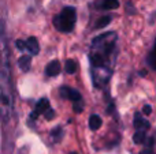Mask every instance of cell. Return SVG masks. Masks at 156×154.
Segmentation results:
<instances>
[{
  "mask_svg": "<svg viewBox=\"0 0 156 154\" xmlns=\"http://www.w3.org/2000/svg\"><path fill=\"white\" fill-rule=\"evenodd\" d=\"M118 52V35L115 32L103 33L92 41L89 48V63L94 87L103 89L110 82Z\"/></svg>",
  "mask_w": 156,
  "mask_h": 154,
  "instance_id": "obj_1",
  "label": "cell"
},
{
  "mask_svg": "<svg viewBox=\"0 0 156 154\" xmlns=\"http://www.w3.org/2000/svg\"><path fill=\"white\" fill-rule=\"evenodd\" d=\"M77 21V12L74 7H65L62 12L58 14L54 18V26L56 27L59 32L69 33L74 29Z\"/></svg>",
  "mask_w": 156,
  "mask_h": 154,
  "instance_id": "obj_2",
  "label": "cell"
},
{
  "mask_svg": "<svg viewBox=\"0 0 156 154\" xmlns=\"http://www.w3.org/2000/svg\"><path fill=\"white\" fill-rule=\"evenodd\" d=\"M60 93V97L62 98H66V100H71L74 104L77 102H82V97H81L80 92H77V90L71 89L70 86H62L59 90Z\"/></svg>",
  "mask_w": 156,
  "mask_h": 154,
  "instance_id": "obj_3",
  "label": "cell"
},
{
  "mask_svg": "<svg viewBox=\"0 0 156 154\" xmlns=\"http://www.w3.org/2000/svg\"><path fill=\"white\" fill-rule=\"evenodd\" d=\"M49 109H51V106H49L48 98H41V100L36 104V108H34V111L32 112V115H30V119H37L40 115H45Z\"/></svg>",
  "mask_w": 156,
  "mask_h": 154,
  "instance_id": "obj_4",
  "label": "cell"
},
{
  "mask_svg": "<svg viewBox=\"0 0 156 154\" xmlns=\"http://www.w3.org/2000/svg\"><path fill=\"white\" fill-rule=\"evenodd\" d=\"M149 127H151V124H149L148 120L144 119L141 113L136 112L134 113V128L137 131H147Z\"/></svg>",
  "mask_w": 156,
  "mask_h": 154,
  "instance_id": "obj_5",
  "label": "cell"
},
{
  "mask_svg": "<svg viewBox=\"0 0 156 154\" xmlns=\"http://www.w3.org/2000/svg\"><path fill=\"white\" fill-rule=\"evenodd\" d=\"M60 72V63L58 60H52L48 63L45 68V75L47 76H56Z\"/></svg>",
  "mask_w": 156,
  "mask_h": 154,
  "instance_id": "obj_6",
  "label": "cell"
},
{
  "mask_svg": "<svg viewBox=\"0 0 156 154\" xmlns=\"http://www.w3.org/2000/svg\"><path fill=\"white\" fill-rule=\"evenodd\" d=\"M26 49L29 51L30 55H37L40 52V46H38V41L36 37H29L26 40Z\"/></svg>",
  "mask_w": 156,
  "mask_h": 154,
  "instance_id": "obj_7",
  "label": "cell"
},
{
  "mask_svg": "<svg viewBox=\"0 0 156 154\" xmlns=\"http://www.w3.org/2000/svg\"><path fill=\"white\" fill-rule=\"evenodd\" d=\"M118 0H100L99 3V8L101 10H114V8H118Z\"/></svg>",
  "mask_w": 156,
  "mask_h": 154,
  "instance_id": "obj_8",
  "label": "cell"
},
{
  "mask_svg": "<svg viewBox=\"0 0 156 154\" xmlns=\"http://www.w3.org/2000/svg\"><path fill=\"white\" fill-rule=\"evenodd\" d=\"M101 127V117L99 115H92L90 119H89V128L92 131H96Z\"/></svg>",
  "mask_w": 156,
  "mask_h": 154,
  "instance_id": "obj_9",
  "label": "cell"
},
{
  "mask_svg": "<svg viewBox=\"0 0 156 154\" xmlns=\"http://www.w3.org/2000/svg\"><path fill=\"white\" fill-rule=\"evenodd\" d=\"M30 62H32V55H29V56H22V57H19V60H18L19 68H21L22 71H29V68H30Z\"/></svg>",
  "mask_w": 156,
  "mask_h": 154,
  "instance_id": "obj_10",
  "label": "cell"
},
{
  "mask_svg": "<svg viewBox=\"0 0 156 154\" xmlns=\"http://www.w3.org/2000/svg\"><path fill=\"white\" fill-rule=\"evenodd\" d=\"M133 141L137 145L145 143V142L148 141V138H147V131H136L134 136H133Z\"/></svg>",
  "mask_w": 156,
  "mask_h": 154,
  "instance_id": "obj_11",
  "label": "cell"
},
{
  "mask_svg": "<svg viewBox=\"0 0 156 154\" xmlns=\"http://www.w3.org/2000/svg\"><path fill=\"white\" fill-rule=\"evenodd\" d=\"M77 71V63L73 59L66 60V72L67 74H74Z\"/></svg>",
  "mask_w": 156,
  "mask_h": 154,
  "instance_id": "obj_12",
  "label": "cell"
},
{
  "mask_svg": "<svg viewBox=\"0 0 156 154\" xmlns=\"http://www.w3.org/2000/svg\"><path fill=\"white\" fill-rule=\"evenodd\" d=\"M51 136H52V139H54V142H59L60 139H62V136H63L62 127L54 128V130H52V132H51Z\"/></svg>",
  "mask_w": 156,
  "mask_h": 154,
  "instance_id": "obj_13",
  "label": "cell"
},
{
  "mask_svg": "<svg viewBox=\"0 0 156 154\" xmlns=\"http://www.w3.org/2000/svg\"><path fill=\"white\" fill-rule=\"evenodd\" d=\"M110 22H111V16L110 15H105V16H103V18H100L99 21H97L96 27H104V26H107Z\"/></svg>",
  "mask_w": 156,
  "mask_h": 154,
  "instance_id": "obj_14",
  "label": "cell"
},
{
  "mask_svg": "<svg viewBox=\"0 0 156 154\" xmlns=\"http://www.w3.org/2000/svg\"><path fill=\"white\" fill-rule=\"evenodd\" d=\"M149 63L152 64V67H155V68H156V45H155L154 51H152L151 57H149Z\"/></svg>",
  "mask_w": 156,
  "mask_h": 154,
  "instance_id": "obj_15",
  "label": "cell"
},
{
  "mask_svg": "<svg viewBox=\"0 0 156 154\" xmlns=\"http://www.w3.org/2000/svg\"><path fill=\"white\" fill-rule=\"evenodd\" d=\"M16 48L18 49H26V41H22V40H16Z\"/></svg>",
  "mask_w": 156,
  "mask_h": 154,
  "instance_id": "obj_16",
  "label": "cell"
},
{
  "mask_svg": "<svg viewBox=\"0 0 156 154\" xmlns=\"http://www.w3.org/2000/svg\"><path fill=\"white\" fill-rule=\"evenodd\" d=\"M82 108H83V104L82 102H77V104H74V111L76 112H82Z\"/></svg>",
  "mask_w": 156,
  "mask_h": 154,
  "instance_id": "obj_17",
  "label": "cell"
},
{
  "mask_svg": "<svg viewBox=\"0 0 156 154\" xmlns=\"http://www.w3.org/2000/svg\"><path fill=\"white\" fill-rule=\"evenodd\" d=\"M44 116H45V119H47V120H51V119H52V117H54V116H55V112H54V111H52V109H49V111H48V112H47V113H45V115H44Z\"/></svg>",
  "mask_w": 156,
  "mask_h": 154,
  "instance_id": "obj_18",
  "label": "cell"
},
{
  "mask_svg": "<svg viewBox=\"0 0 156 154\" xmlns=\"http://www.w3.org/2000/svg\"><path fill=\"white\" fill-rule=\"evenodd\" d=\"M140 154H156V153L152 150V147H145V149H144Z\"/></svg>",
  "mask_w": 156,
  "mask_h": 154,
  "instance_id": "obj_19",
  "label": "cell"
},
{
  "mask_svg": "<svg viewBox=\"0 0 156 154\" xmlns=\"http://www.w3.org/2000/svg\"><path fill=\"white\" fill-rule=\"evenodd\" d=\"M151 106H149V105H145V106H144V113H145V115H151Z\"/></svg>",
  "mask_w": 156,
  "mask_h": 154,
  "instance_id": "obj_20",
  "label": "cell"
},
{
  "mask_svg": "<svg viewBox=\"0 0 156 154\" xmlns=\"http://www.w3.org/2000/svg\"><path fill=\"white\" fill-rule=\"evenodd\" d=\"M70 154H77V153H70Z\"/></svg>",
  "mask_w": 156,
  "mask_h": 154,
  "instance_id": "obj_21",
  "label": "cell"
}]
</instances>
